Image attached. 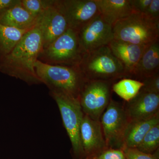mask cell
<instances>
[{"label": "cell", "instance_id": "28", "mask_svg": "<svg viewBox=\"0 0 159 159\" xmlns=\"http://www.w3.org/2000/svg\"><path fill=\"white\" fill-rule=\"evenodd\" d=\"M20 2V0H0V16Z\"/></svg>", "mask_w": 159, "mask_h": 159}, {"label": "cell", "instance_id": "14", "mask_svg": "<svg viewBox=\"0 0 159 159\" xmlns=\"http://www.w3.org/2000/svg\"><path fill=\"white\" fill-rule=\"evenodd\" d=\"M107 46L122 63L127 77L133 76L137 64L148 46L134 44L114 39Z\"/></svg>", "mask_w": 159, "mask_h": 159}, {"label": "cell", "instance_id": "2", "mask_svg": "<svg viewBox=\"0 0 159 159\" xmlns=\"http://www.w3.org/2000/svg\"><path fill=\"white\" fill-rule=\"evenodd\" d=\"M34 67L38 77L51 92L62 93L74 98L79 99L87 80L78 66L53 65L38 60Z\"/></svg>", "mask_w": 159, "mask_h": 159}, {"label": "cell", "instance_id": "18", "mask_svg": "<svg viewBox=\"0 0 159 159\" xmlns=\"http://www.w3.org/2000/svg\"><path fill=\"white\" fill-rule=\"evenodd\" d=\"M159 73V41L148 46L134 71L138 80H143Z\"/></svg>", "mask_w": 159, "mask_h": 159}, {"label": "cell", "instance_id": "13", "mask_svg": "<svg viewBox=\"0 0 159 159\" xmlns=\"http://www.w3.org/2000/svg\"><path fill=\"white\" fill-rule=\"evenodd\" d=\"M129 121L147 119L159 113V94L141 89L132 99L123 105Z\"/></svg>", "mask_w": 159, "mask_h": 159}, {"label": "cell", "instance_id": "15", "mask_svg": "<svg viewBox=\"0 0 159 159\" xmlns=\"http://www.w3.org/2000/svg\"><path fill=\"white\" fill-rule=\"evenodd\" d=\"M99 16L112 27L119 20L137 13L134 11L130 0H95Z\"/></svg>", "mask_w": 159, "mask_h": 159}, {"label": "cell", "instance_id": "23", "mask_svg": "<svg viewBox=\"0 0 159 159\" xmlns=\"http://www.w3.org/2000/svg\"><path fill=\"white\" fill-rule=\"evenodd\" d=\"M90 159H126L123 149L107 148Z\"/></svg>", "mask_w": 159, "mask_h": 159}, {"label": "cell", "instance_id": "3", "mask_svg": "<svg viewBox=\"0 0 159 159\" xmlns=\"http://www.w3.org/2000/svg\"><path fill=\"white\" fill-rule=\"evenodd\" d=\"M78 66L87 80L115 82L127 77L122 63L108 46L84 53Z\"/></svg>", "mask_w": 159, "mask_h": 159}, {"label": "cell", "instance_id": "8", "mask_svg": "<svg viewBox=\"0 0 159 159\" xmlns=\"http://www.w3.org/2000/svg\"><path fill=\"white\" fill-rule=\"evenodd\" d=\"M100 122L107 148L123 150V137L129 122L123 105L111 99Z\"/></svg>", "mask_w": 159, "mask_h": 159}, {"label": "cell", "instance_id": "9", "mask_svg": "<svg viewBox=\"0 0 159 159\" xmlns=\"http://www.w3.org/2000/svg\"><path fill=\"white\" fill-rule=\"evenodd\" d=\"M38 24L42 34L43 48L69 29L60 0H52L51 5L39 18Z\"/></svg>", "mask_w": 159, "mask_h": 159}, {"label": "cell", "instance_id": "10", "mask_svg": "<svg viewBox=\"0 0 159 159\" xmlns=\"http://www.w3.org/2000/svg\"><path fill=\"white\" fill-rule=\"evenodd\" d=\"M78 33L84 54L107 46L114 39L112 27L99 15L80 30Z\"/></svg>", "mask_w": 159, "mask_h": 159}, {"label": "cell", "instance_id": "25", "mask_svg": "<svg viewBox=\"0 0 159 159\" xmlns=\"http://www.w3.org/2000/svg\"><path fill=\"white\" fill-rule=\"evenodd\" d=\"M142 81L144 84L142 90L149 93L159 94V73L145 78Z\"/></svg>", "mask_w": 159, "mask_h": 159}, {"label": "cell", "instance_id": "7", "mask_svg": "<svg viewBox=\"0 0 159 159\" xmlns=\"http://www.w3.org/2000/svg\"><path fill=\"white\" fill-rule=\"evenodd\" d=\"M114 83L106 80H87L79 98L84 115L93 120H100L111 99Z\"/></svg>", "mask_w": 159, "mask_h": 159}, {"label": "cell", "instance_id": "16", "mask_svg": "<svg viewBox=\"0 0 159 159\" xmlns=\"http://www.w3.org/2000/svg\"><path fill=\"white\" fill-rule=\"evenodd\" d=\"M158 123L159 113L147 119L129 121L123 137V150L136 148L148 131Z\"/></svg>", "mask_w": 159, "mask_h": 159}, {"label": "cell", "instance_id": "22", "mask_svg": "<svg viewBox=\"0 0 159 159\" xmlns=\"http://www.w3.org/2000/svg\"><path fill=\"white\" fill-rule=\"evenodd\" d=\"M52 0H20L21 6L33 17L39 19Z\"/></svg>", "mask_w": 159, "mask_h": 159}, {"label": "cell", "instance_id": "11", "mask_svg": "<svg viewBox=\"0 0 159 159\" xmlns=\"http://www.w3.org/2000/svg\"><path fill=\"white\" fill-rule=\"evenodd\" d=\"M69 28L78 32L99 15L95 0H60Z\"/></svg>", "mask_w": 159, "mask_h": 159}, {"label": "cell", "instance_id": "24", "mask_svg": "<svg viewBox=\"0 0 159 159\" xmlns=\"http://www.w3.org/2000/svg\"><path fill=\"white\" fill-rule=\"evenodd\" d=\"M158 150L152 154H149L141 152L136 148H126L124 150L126 159H159Z\"/></svg>", "mask_w": 159, "mask_h": 159}, {"label": "cell", "instance_id": "20", "mask_svg": "<svg viewBox=\"0 0 159 159\" xmlns=\"http://www.w3.org/2000/svg\"><path fill=\"white\" fill-rule=\"evenodd\" d=\"M144 85V83L140 80L124 78L114 83L112 90L127 102L139 93Z\"/></svg>", "mask_w": 159, "mask_h": 159}, {"label": "cell", "instance_id": "17", "mask_svg": "<svg viewBox=\"0 0 159 159\" xmlns=\"http://www.w3.org/2000/svg\"><path fill=\"white\" fill-rule=\"evenodd\" d=\"M39 19L31 15L19 3L0 16V24L20 30H29L37 25Z\"/></svg>", "mask_w": 159, "mask_h": 159}, {"label": "cell", "instance_id": "21", "mask_svg": "<svg viewBox=\"0 0 159 159\" xmlns=\"http://www.w3.org/2000/svg\"><path fill=\"white\" fill-rule=\"evenodd\" d=\"M159 123L152 126L146 134L136 149L141 152L149 154L159 150Z\"/></svg>", "mask_w": 159, "mask_h": 159}, {"label": "cell", "instance_id": "27", "mask_svg": "<svg viewBox=\"0 0 159 159\" xmlns=\"http://www.w3.org/2000/svg\"><path fill=\"white\" fill-rule=\"evenodd\" d=\"M144 14L152 19L159 20V0H152Z\"/></svg>", "mask_w": 159, "mask_h": 159}, {"label": "cell", "instance_id": "19", "mask_svg": "<svg viewBox=\"0 0 159 159\" xmlns=\"http://www.w3.org/2000/svg\"><path fill=\"white\" fill-rule=\"evenodd\" d=\"M29 30H20L0 24V61L10 53Z\"/></svg>", "mask_w": 159, "mask_h": 159}, {"label": "cell", "instance_id": "26", "mask_svg": "<svg viewBox=\"0 0 159 159\" xmlns=\"http://www.w3.org/2000/svg\"><path fill=\"white\" fill-rule=\"evenodd\" d=\"M131 6L136 13H145L152 0H130Z\"/></svg>", "mask_w": 159, "mask_h": 159}, {"label": "cell", "instance_id": "6", "mask_svg": "<svg viewBox=\"0 0 159 159\" xmlns=\"http://www.w3.org/2000/svg\"><path fill=\"white\" fill-rule=\"evenodd\" d=\"M59 108L61 118L72 145L74 159H84L80 127L84 114L79 99L62 93L51 92Z\"/></svg>", "mask_w": 159, "mask_h": 159}, {"label": "cell", "instance_id": "5", "mask_svg": "<svg viewBox=\"0 0 159 159\" xmlns=\"http://www.w3.org/2000/svg\"><path fill=\"white\" fill-rule=\"evenodd\" d=\"M83 54L78 32L69 28L43 48L38 60L53 65L78 66Z\"/></svg>", "mask_w": 159, "mask_h": 159}, {"label": "cell", "instance_id": "1", "mask_svg": "<svg viewBox=\"0 0 159 159\" xmlns=\"http://www.w3.org/2000/svg\"><path fill=\"white\" fill-rule=\"evenodd\" d=\"M43 49L42 34L38 22L0 61V71L29 85L42 83L36 74L34 65Z\"/></svg>", "mask_w": 159, "mask_h": 159}, {"label": "cell", "instance_id": "12", "mask_svg": "<svg viewBox=\"0 0 159 159\" xmlns=\"http://www.w3.org/2000/svg\"><path fill=\"white\" fill-rule=\"evenodd\" d=\"M80 138L84 159H90L107 148L100 120H93L84 115Z\"/></svg>", "mask_w": 159, "mask_h": 159}, {"label": "cell", "instance_id": "4", "mask_svg": "<svg viewBox=\"0 0 159 159\" xmlns=\"http://www.w3.org/2000/svg\"><path fill=\"white\" fill-rule=\"evenodd\" d=\"M114 39L139 45L148 46L159 41V20L144 13H134L112 26Z\"/></svg>", "mask_w": 159, "mask_h": 159}]
</instances>
